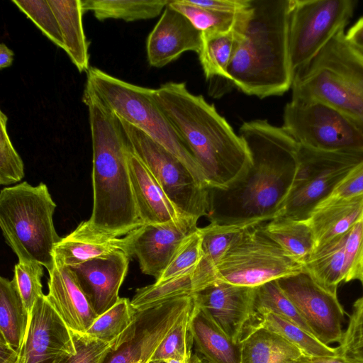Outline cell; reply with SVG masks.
<instances>
[{"label": "cell", "mask_w": 363, "mask_h": 363, "mask_svg": "<svg viewBox=\"0 0 363 363\" xmlns=\"http://www.w3.org/2000/svg\"><path fill=\"white\" fill-rule=\"evenodd\" d=\"M239 135L252 164L225 189H208V218L217 223H267L279 215L296 173L300 145L281 126L267 120L243 123Z\"/></svg>", "instance_id": "6da1fadb"}, {"label": "cell", "mask_w": 363, "mask_h": 363, "mask_svg": "<svg viewBox=\"0 0 363 363\" xmlns=\"http://www.w3.org/2000/svg\"><path fill=\"white\" fill-rule=\"evenodd\" d=\"M152 96L201 169L208 189H225L246 174L250 151L213 104L184 82L163 84L152 89Z\"/></svg>", "instance_id": "7a4b0ae2"}, {"label": "cell", "mask_w": 363, "mask_h": 363, "mask_svg": "<svg viewBox=\"0 0 363 363\" xmlns=\"http://www.w3.org/2000/svg\"><path fill=\"white\" fill-rule=\"evenodd\" d=\"M82 101L88 107L93 149V208L89 221L96 229L125 236L143 225L130 182V145L119 118L86 86Z\"/></svg>", "instance_id": "3957f363"}, {"label": "cell", "mask_w": 363, "mask_h": 363, "mask_svg": "<svg viewBox=\"0 0 363 363\" xmlns=\"http://www.w3.org/2000/svg\"><path fill=\"white\" fill-rule=\"evenodd\" d=\"M292 0H251L242 37L225 79L260 99L281 96L294 80L289 52Z\"/></svg>", "instance_id": "277c9868"}, {"label": "cell", "mask_w": 363, "mask_h": 363, "mask_svg": "<svg viewBox=\"0 0 363 363\" xmlns=\"http://www.w3.org/2000/svg\"><path fill=\"white\" fill-rule=\"evenodd\" d=\"M337 33L306 66L294 73L292 98L331 105L363 131V57Z\"/></svg>", "instance_id": "5b68a950"}, {"label": "cell", "mask_w": 363, "mask_h": 363, "mask_svg": "<svg viewBox=\"0 0 363 363\" xmlns=\"http://www.w3.org/2000/svg\"><path fill=\"white\" fill-rule=\"evenodd\" d=\"M47 185L23 182L0 193V227L18 262H35L49 272L54 249L61 238L54 226L56 208Z\"/></svg>", "instance_id": "8992f818"}, {"label": "cell", "mask_w": 363, "mask_h": 363, "mask_svg": "<svg viewBox=\"0 0 363 363\" xmlns=\"http://www.w3.org/2000/svg\"><path fill=\"white\" fill-rule=\"evenodd\" d=\"M86 86L118 118L140 129L176 156L207 188L201 169L156 103L152 89L128 83L96 67L88 70Z\"/></svg>", "instance_id": "52a82bcc"}, {"label": "cell", "mask_w": 363, "mask_h": 363, "mask_svg": "<svg viewBox=\"0 0 363 363\" xmlns=\"http://www.w3.org/2000/svg\"><path fill=\"white\" fill-rule=\"evenodd\" d=\"M262 224L245 229L233 242L216 267V281L257 288L305 270L265 234Z\"/></svg>", "instance_id": "ba28073f"}, {"label": "cell", "mask_w": 363, "mask_h": 363, "mask_svg": "<svg viewBox=\"0 0 363 363\" xmlns=\"http://www.w3.org/2000/svg\"><path fill=\"white\" fill-rule=\"evenodd\" d=\"M362 162L363 152L322 151L300 146L293 182L277 217L308 220Z\"/></svg>", "instance_id": "9c48e42d"}, {"label": "cell", "mask_w": 363, "mask_h": 363, "mask_svg": "<svg viewBox=\"0 0 363 363\" xmlns=\"http://www.w3.org/2000/svg\"><path fill=\"white\" fill-rule=\"evenodd\" d=\"M282 127L302 147L363 152V131L340 111L320 100L291 99L284 107Z\"/></svg>", "instance_id": "30bf717a"}, {"label": "cell", "mask_w": 363, "mask_h": 363, "mask_svg": "<svg viewBox=\"0 0 363 363\" xmlns=\"http://www.w3.org/2000/svg\"><path fill=\"white\" fill-rule=\"evenodd\" d=\"M356 4L354 0H292L289 52L294 75L345 30Z\"/></svg>", "instance_id": "8fae6325"}, {"label": "cell", "mask_w": 363, "mask_h": 363, "mask_svg": "<svg viewBox=\"0 0 363 363\" xmlns=\"http://www.w3.org/2000/svg\"><path fill=\"white\" fill-rule=\"evenodd\" d=\"M196 306L191 294L135 310L133 323L109 344L98 363H148L164 338Z\"/></svg>", "instance_id": "7c38bea8"}, {"label": "cell", "mask_w": 363, "mask_h": 363, "mask_svg": "<svg viewBox=\"0 0 363 363\" xmlns=\"http://www.w3.org/2000/svg\"><path fill=\"white\" fill-rule=\"evenodd\" d=\"M133 153L186 216L197 220L208 213V189L176 156L140 129L120 119Z\"/></svg>", "instance_id": "4fadbf2b"}, {"label": "cell", "mask_w": 363, "mask_h": 363, "mask_svg": "<svg viewBox=\"0 0 363 363\" xmlns=\"http://www.w3.org/2000/svg\"><path fill=\"white\" fill-rule=\"evenodd\" d=\"M278 282L318 340L327 345L340 342L345 311L337 293L322 287L305 270Z\"/></svg>", "instance_id": "5bb4252c"}, {"label": "cell", "mask_w": 363, "mask_h": 363, "mask_svg": "<svg viewBox=\"0 0 363 363\" xmlns=\"http://www.w3.org/2000/svg\"><path fill=\"white\" fill-rule=\"evenodd\" d=\"M198 220L185 216L160 224H143L125 237L128 252L135 257L141 272L157 280L184 239L198 227Z\"/></svg>", "instance_id": "9a60e30c"}, {"label": "cell", "mask_w": 363, "mask_h": 363, "mask_svg": "<svg viewBox=\"0 0 363 363\" xmlns=\"http://www.w3.org/2000/svg\"><path fill=\"white\" fill-rule=\"evenodd\" d=\"M194 295L198 306L238 345L258 323L255 288L216 281Z\"/></svg>", "instance_id": "2e32d148"}, {"label": "cell", "mask_w": 363, "mask_h": 363, "mask_svg": "<svg viewBox=\"0 0 363 363\" xmlns=\"http://www.w3.org/2000/svg\"><path fill=\"white\" fill-rule=\"evenodd\" d=\"M75 352L71 330L46 295L39 297L30 313L18 363H55L61 357Z\"/></svg>", "instance_id": "e0dca14e"}, {"label": "cell", "mask_w": 363, "mask_h": 363, "mask_svg": "<svg viewBox=\"0 0 363 363\" xmlns=\"http://www.w3.org/2000/svg\"><path fill=\"white\" fill-rule=\"evenodd\" d=\"M130 259L125 252H118L69 267L98 315L120 299L119 289Z\"/></svg>", "instance_id": "ac0fdd59"}, {"label": "cell", "mask_w": 363, "mask_h": 363, "mask_svg": "<svg viewBox=\"0 0 363 363\" xmlns=\"http://www.w3.org/2000/svg\"><path fill=\"white\" fill-rule=\"evenodd\" d=\"M201 45V32L168 4L147 37V60L152 67L160 68L185 52L199 53Z\"/></svg>", "instance_id": "d6986e66"}, {"label": "cell", "mask_w": 363, "mask_h": 363, "mask_svg": "<svg viewBox=\"0 0 363 363\" xmlns=\"http://www.w3.org/2000/svg\"><path fill=\"white\" fill-rule=\"evenodd\" d=\"M48 273L47 299L71 330L85 333L99 315L74 274L55 259Z\"/></svg>", "instance_id": "ffe728a7"}, {"label": "cell", "mask_w": 363, "mask_h": 363, "mask_svg": "<svg viewBox=\"0 0 363 363\" xmlns=\"http://www.w3.org/2000/svg\"><path fill=\"white\" fill-rule=\"evenodd\" d=\"M128 163L138 217L143 224L164 223L187 216L168 197L131 149L128 155Z\"/></svg>", "instance_id": "44dd1931"}, {"label": "cell", "mask_w": 363, "mask_h": 363, "mask_svg": "<svg viewBox=\"0 0 363 363\" xmlns=\"http://www.w3.org/2000/svg\"><path fill=\"white\" fill-rule=\"evenodd\" d=\"M118 252L129 255L125 235L121 238L96 229L87 220L61 238L55 247L54 258L65 266L72 267Z\"/></svg>", "instance_id": "7402d4cb"}, {"label": "cell", "mask_w": 363, "mask_h": 363, "mask_svg": "<svg viewBox=\"0 0 363 363\" xmlns=\"http://www.w3.org/2000/svg\"><path fill=\"white\" fill-rule=\"evenodd\" d=\"M362 218L363 194L322 201L308 219L315 238V251L348 232Z\"/></svg>", "instance_id": "603a6c76"}, {"label": "cell", "mask_w": 363, "mask_h": 363, "mask_svg": "<svg viewBox=\"0 0 363 363\" xmlns=\"http://www.w3.org/2000/svg\"><path fill=\"white\" fill-rule=\"evenodd\" d=\"M257 221L211 223L200 228L202 257L193 274L195 294L216 281V269L233 242L245 229L261 224Z\"/></svg>", "instance_id": "cb8c5ba5"}, {"label": "cell", "mask_w": 363, "mask_h": 363, "mask_svg": "<svg viewBox=\"0 0 363 363\" xmlns=\"http://www.w3.org/2000/svg\"><path fill=\"white\" fill-rule=\"evenodd\" d=\"M347 233L315 250L304 266L315 281L333 293L342 282L356 279L346 245Z\"/></svg>", "instance_id": "d4e9b609"}, {"label": "cell", "mask_w": 363, "mask_h": 363, "mask_svg": "<svg viewBox=\"0 0 363 363\" xmlns=\"http://www.w3.org/2000/svg\"><path fill=\"white\" fill-rule=\"evenodd\" d=\"M191 332L194 344L206 363H241L240 345L198 304L191 318Z\"/></svg>", "instance_id": "484cf974"}, {"label": "cell", "mask_w": 363, "mask_h": 363, "mask_svg": "<svg viewBox=\"0 0 363 363\" xmlns=\"http://www.w3.org/2000/svg\"><path fill=\"white\" fill-rule=\"evenodd\" d=\"M250 9L242 13L235 27L228 31L201 33L199 61L206 79L227 77L228 69L242 37Z\"/></svg>", "instance_id": "4316f807"}, {"label": "cell", "mask_w": 363, "mask_h": 363, "mask_svg": "<svg viewBox=\"0 0 363 363\" xmlns=\"http://www.w3.org/2000/svg\"><path fill=\"white\" fill-rule=\"evenodd\" d=\"M57 19L65 51L80 72H88L89 43L82 24V0H48Z\"/></svg>", "instance_id": "83f0119b"}, {"label": "cell", "mask_w": 363, "mask_h": 363, "mask_svg": "<svg viewBox=\"0 0 363 363\" xmlns=\"http://www.w3.org/2000/svg\"><path fill=\"white\" fill-rule=\"evenodd\" d=\"M241 363H288L304 355L280 335L267 328H252L240 343Z\"/></svg>", "instance_id": "f1b7e54d"}, {"label": "cell", "mask_w": 363, "mask_h": 363, "mask_svg": "<svg viewBox=\"0 0 363 363\" xmlns=\"http://www.w3.org/2000/svg\"><path fill=\"white\" fill-rule=\"evenodd\" d=\"M265 234L289 256L305 266L315 251L313 232L308 220L275 218L262 224Z\"/></svg>", "instance_id": "f546056e"}, {"label": "cell", "mask_w": 363, "mask_h": 363, "mask_svg": "<svg viewBox=\"0 0 363 363\" xmlns=\"http://www.w3.org/2000/svg\"><path fill=\"white\" fill-rule=\"evenodd\" d=\"M30 320L15 280L0 278V337L19 352Z\"/></svg>", "instance_id": "4dcf8cb0"}, {"label": "cell", "mask_w": 363, "mask_h": 363, "mask_svg": "<svg viewBox=\"0 0 363 363\" xmlns=\"http://www.w3.org/2000/svg\"><path fill=\"white\" fill-rule=\"evenodd\" d=\"M170 0H84L83 11H91L99 21H125L150 19L164 11Z\"/></svg>", "instance_id": "1f68e13d"}, {"label": "cell", "mask_w": 363, "mask_h": 363, "mask_svg": "<svg viewBox=\"0 0 363 363\" xmlns=\"http://www.w3.org/2000/svg\"><path fill=\"white\" fill-rule=\"evenodd\" d=\"M257 326L277 333L298 347L306 356L325 357L339 354L337 347L321 342L308 331L276 314L267 313L262 315Z\"/></svg>", "instance_id": "d6a6232c"}, {"label": "cell", "mask_w": 363, "mask_h": 363, "mask_svg": "<svg viewBox=\"0 0 363 363\" xmlns=\"http://www.w3.org/2000/svg\"><path fill=\"white\" fill-rule=\"evenodd\" d=\"M255 307L258 322L260 316L272 313L313 335L294 303L280 287L278 280L269 281L255 288Z\"/></svg>", "instance_id": "836d02e7"}, {"label": "cell", "mask_w": 363, "mask_h": 363, "mask_svg": "<svg viewBox=\"0 0 363 363\" xmlns=\"http://www.w3.org/2000/svg\"><path fill=\"white\" fill-rule=\"evenodd\" d=\"M194 272L137 289L130 301L133 307L142 310L177 297L194 294Z\"/></svg>", "instance_id": "e575fe53"}, {"label": "cell", "mask_w": 363, "mask_h": 363, "mask_svg": "<svg viewBox=\"0 0 363 363\" xmlns=\"http://www.w3.org/2000/svg\"><path fill=\"white\" fill-rule=\"evenodd\" d=\"M135 314L136 311L130 301L127 298H120L113 306L98 316L85 333L111 343L133 323Z\"/></svg>", "instance_id": "d590c367"}, {"label": "cell", "mask_w": 363, "mask_h": 363, "mask_svg": "<svg viewBox=\"0 0 363 363\" xmlns=\"http://www.w3.org/2000/svg\"><path fill=\"white\" fill-rule=\"evenodd\" d=\"M169 4L185 16L201 33L232 30L237 25L242 13L229 14L215 12L189 4L185 0H170Z\"/></svg>", "instance_id": "8d00e7d4"}, {"label": "cell", "mask_w": 363, "mask_h": 363, "mask_svg": "<svg viewBox=\"0 0 363 363\" xmlns=\"http://www.w3.org/2000/svg\"><path fill=\"white\" fill-rule=\"evenodd\" d=\"M196 307L164 338L151 361H182L192 355L194 339L191 332V320Z\"/></svg>", "instance_id": "74e56055"}, {"label": "cell", "mask_w": 363, "mask_h": 363, "mask_svg": "<svg viewBox=\"0 0 363 363\" xmlns=\"http://www.w3.org/2000/svg\"><path fill=\"white\" fill-rule=\"evenodd\" d=\"M200 228L188 235L182 241L170 263L155 282L163 281L184 273L194 271L201 257Z\"/></svg>", "instance_id": "f35d334b"}, {"label": "cell", "mask_w": 363, "mask_h": 363, "mask_svg": "<svg viewBox=\"0 0 363 363\" xmlns=\"http://www.w3.org/2000/svg\"><path fill=\"white\" fill-rule=\"evenodd\" d=\"M12 3L30 18L45 35L57 46L65 50L59 23L48 0H12Z\"/></svg>", "instance_id": "ab89813d"}, {"label": "cell", "mask_w": 363, "mask_h": 363, "mask_svg": "<svg viewBox=\"0 0 363 363\" xmlns=\"http://www.w3.org/2000/svg\"><path fill=\"white\" fill-rule=\"evenodd\" d=\"M348 324L337 347L346 359L363 362V294L353 303Z\"/></svg>", "instance_id": "60d3db41"}, {"label": "cell", "mask_w": 363, "mask_h": 363, "mask_svg": "<svg viewBox=\"0 0 363 363\" xmlns=\"http://www.w3.org/2000/svg\"><path fill=\"white\" fill-rule=\"evenodd\" d=\"M6 115L0 112V184L9 185L24 177L23 160L15 150L7 132Z\"/></svg>", "instance_id": "b9f144b4"}, {"label": "cell", "mask_w": 363, "mask_h": 363, "mask_svg": "<svg viewBox=\"0 0 363 363\" xmlns=\"http://www.w3.org/2000/svg\"><path fill=\"white\" fill-rule=\"evenodd\" d=\"M43 267L38 263L23 262H18L14 266L13 279L30 313L37 299L44 295L41 281Z\"/></svg>", "instance_id": "7bdbcfd3"}, {"label": "cell", "mask_w": 363, "mask_h": 363, "mask_svg": "<svg viewBox=\"0 0 363 363\" xmlns=\"http://www.w3.org/2000/svg\"><path fill=\"white\" fill-rule=\"evenodd\" d=\"M76 352L66 354L55 363H98L110 343L91 337L86 333L71 330Z\"/></svg>", "instance_id": "ee69618b"}, {"label": "cell", "mask_w": 363, "mask_h": 363, "mask_svg": "<svg viewBox=\"0 0 363 363\" xmlns=\"http://www.w3.org/2000/svg\"><path fill=\"white\" fill-rule=\"evenodd\" d=\"M363 194V162L353 169L326 199H339Z\"/></svg>", "instance_id": "f6af8a7d"}, {"label": "cell", "mask_w": 363, "mask_h": 363, "mask_svg": "<svg viewBox=\"0 0 363 363\" xmlns=\"http://www.w3.org/2000/svg\"><path fill=\"white\" fill-rule=\"evenodd\" d=\"M188 4L215 12L239 14L248 10L251 0H185Z\"/></svg>", "instance_id": "bcb514c9"}, {"label": "cell", "mask_w": 363, "mask_h": 363, "mask_svg": "<svg viewBox=\"0 0 363 363\" xmlns=\"http://www.w3.org/2000/svg\"><path fill=\"white\" fill-rule=\"evenodd\" d=\"M345 35L348 45L363 57V16L357 21Z\"/></svg>", "instance_id": "7dc6e473"}, {"label": "cell", "mask_w": 363, "mask_h": 363, "mask_svg": "<svg viewBox=\"0 0 363 363\" xmlns=\"http://www.w3.org/2000/svg\"><path fill=\"white\" fill-rule=\"evenodd\" d=\"M19 352L12 348L0 337V363H18Z\"/></svg>", "instance_id": "c3c4849f"}, {"label": "cell", "mask_w": 363, "mask_h": 363, "mask_svg": "<svg viewBox=\"0 0 363 363\" xmlns=\"http://www.w3.org/2000/svg\"><path fill=\"white\" fill-rule=\"evenodd\" d=\"M13 52L4 43L0 45V68L4 69L12 65L13 60Z\"/></svg>", "instance_id": "681fc988"}, {"label": "cell", "mask_w": 363, "mask_h": 363, "mask_svg": "<svg viewBox=\"0 0 363 363\" xmlns=\"http://www.w3.org/2000/svg\"><path fill=\"white\" fill-rule=\"evenodd\" d=\"M313 363H363L346 359L340 354L334 357H311Z\"/></svg>", "instance_id": "f907efd6"}, {"label": "cell", "mask_w": 363, "mask_h": 363, "mask_svg": "<svg viewBox=\"0 0 363 363\" xmlns=\"http://www.w3.org/2000/svg\"><path fill=\"white\" fill-rule=\"evenodd\" d=\"M184 363H206L203 359L200 358L196 354H193L187 358Z\"/></svg>", "instance_id": "816d5d0a"}, {"label": "cell", "mask_w": 363, "mask_h": 363, "mask_svg": "<svg viewBox=\"0 0 363 363\" xmlns=\"http://www.w3.org/2000/svg\"><path fill=\"white\" fill-rule=\"evenodd\" d=\"M288 363H313L311 357L302 355L300 357L295 359Z\"/></svg>", "instance_id": "f5cc1de1"}, {"label": "cell", "mask_w": 363, "mask_h": 363, "mask_svg": "<svg viewBox=\"0 0 363 363\" xmlns=\"http://www.w3.org/2000/svg\"><path fill=\"white\" fill-rule=\"evenodd\" d=\"M356 279H358L363 286V259L362 261Z\"/></svg>", "instance_id": "db71d44e"}, {"label": "cell", "mask_w": 363, "mask_h": 363, "mask_svg": "<svg viewBox=\"0 0 363 363\" xmlns=\"http://www.w3.org/2000/svg\"><path fill=\"white\" fill-rule=\"evenodd\" d=\"M182 361H178V360H170V361H162V360H152L150 361L148 363H184V362L186 360Z\"/></svg>", "instance_id": "11a10c76"}]
</instances>
